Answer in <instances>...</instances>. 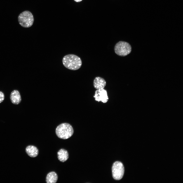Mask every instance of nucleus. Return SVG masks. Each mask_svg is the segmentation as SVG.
Masks as SVG:
<instances>
[{
    "instance_id": "f257e3e1",
    "label": "nucleus",
    "mask_w": 183,
    "mask_h": 183,
    "mask_svg": "<svg viewBox=\"0 0 183 183\" xmlns=\"http://www.w3.org/2000/svg\"><path fill=\"white\" fill-rule=\"evenodd\" d=\"M62 63L66 68L73 70H78L82 65L80 58L73 54H68L64 56L62 59Z\"/></svg>"
},
{
    "instance_id": "f03ea898",
    "label": "nucleus",
    "mask_w": 183,
    "mask_h": 183,
    "mask_svg": "<svg viewBox=\"0 0 183 183\" xmlns=\"http://www.w3.org/2000/svg\"><path fill=\"white\" fill-rule=\"evenodd\" d=\"M55 132L56 135L59 138L66 139L72 135L74 131L70 124L65 123L58 125L56 129Z\"/></svg>"
},
{
    "instance_id": "7ed1b4c3",
    "label": "nucleus",
    "mask_w": 183,
    "mask_h": 183,
    "mask_svg": "<svg viewBox=\"0 0 183 183\" xmlns=\"http://www.w3.org/2000/svg\"><path fill=\"white\" fill-rule=\"evenodd\" d=\"M18 19L20 24L25 28H28L33 24L34 18L32 13L29 11H25L20 14Z\"/></svg>"
},
{
    "instance_id": "20e7f679",
    "label": "nucleus",
    "mask_w": 183,
    "mask_h": 183,
    "mask_svg": "<svg viewBox=\"0 0 183 183\" xmlns=\"http://www.w3.org/2000/svg\"><path fill=\"white\" fill-rule=\"evenodd\" d=\"M131 47L128 43L120 41L117 43L115 46L114 50L117 55L125 56L129 54L131 51Z\"/></svg>"
},
{
    "instance_id": "39448f33",
    "label": "nucleus",
    "mask_w": 183,
    "mask_h": 183,
    "mask_svg": "<svg viewBox=\"0 0 183 183\" xmlns=\"http://www.w3.org/2000/svg\"><path fill=\"white\" fill-rule=\"evenodd\" d=\"M112 176L115 179L120 180L124 175V169L123 164L120 161L114 162L112 167Z\"/></svg>"
},
{
    "instance_id": "423d86ee",
    "label": "nucleus",
    "mask_w": 183,
    "mask_h": 183,
    "mask_svg": "<svg viewBox=\"0 0 183 183\" xmlns=\"http://www.w3.org/2000/svg\"><path fill=\"white\" fill-rule=\"evenodd\" d=\"M94 97L96 101H101L103 103H106L108 100L107 92L104 89H97L95 92Z\"/></svg>"
},
{
    "instance_id": "0eeeda50",
    "label": "nucleus",
    "mask_w": 183,
    "mask_h": 183,
    "mask_svg": "<svg viewBox=\"0 0 183 183\" xmlns=\"http://www.w3.org/2000/svg\"><path fill=\"white\" fill-rule=\"evenodd\" d=\"M10 99L11 102L13 104H19L21 101V98L20 93L17 90H13L10 95Z\"/></svg>"
},
{
    "instance_id": "6e6552de",
    "label": "nucleus",
    "mask_w": 183,
    "mask_h": 183,
    "mask_svg": "<svg viewBox=\"0 0 183 183\" xmlns=\"http://www.w3.org/2000/svg\"><path fill=\"white\" fill-rule=\"evenodd\" d=\"M106 83L104 79L100 77H96L93 82L94 87L97 89H104L106 86Z\"/></svg>"
},
{
    "instance_id": "1a4fd4ad",
    "label": "nucleus",
    "mask_w": 183,
    "mask_h": 183,
    "mask_svg": "<svg viewBox=\"0 0 183 183\" xmlns=\"http://www.w3.org/2000/svg\"><path fill=\"white\" fill-rule=\"evenodd\" d=\"M26 152L28 155L31 157H37L39 153V150L37 148L33 145H29L25 149Z\"/></svg>"
},
{
    "instance_id": "9d476101",
    "label": "nucleus",
    "mask_w": 183,
    "mask_h": 183,
    "mask_svg": "<svg viewBox=\"0 0 183 183\" xmlns=\"http://www.w3.org/2000/svg\"><path fill=\"white\" fill-rule=\"evenodd\" d=\"M57 155L58 159L62 162L66 161L69 157L68 151L64 149H60L57 152Z\"/></svg>"
},
{
    "instance_id": "9b49d317",
    "label": "nucleus",
    "mask_w": 183,
    "mask_h": 183,
    "mask_svg": "<svg viewBox=\"0 0 183 183\" xmlns=\"http://www.w3.org/2000/svg\"><path fill=\"white\" fill-rule=\"evenodd\" d=\"M58 176L54 172H51L47 175L46 181L47 183H55L57 180Z\"/></svg>"
},
{
    "instance_id": "f8f14e48",
    "label": "nucleus",
    "mask_w": 183,
    "mask_h": 183,
    "mask_svg": "<svg viewBox=\"0 0 183 183\" xmlns=\"http://www.w3.org/2000/svg\"><path fill=\"white\" fill-rule=\"evenodd\" d=\"M5 98L4 93L1 91H0V103L2 102L4 100Z\"/></svg>"
},
{
    "instance_id": "ddd939ff",
    "label": "nucleus",
    "mask_w": 183,
    "mask_h": 183,
    "mask_svg": "<svg viewBox=\"0 0 183 183\" xmlns=\"http://www.w3.org/2000/svg\"><path fill=\"white\" fill-rule=\"evenodd\" d=\"M75 1L77 2H79L81 1L82 0H74Z\"/></svg>"
}]
</instances>
